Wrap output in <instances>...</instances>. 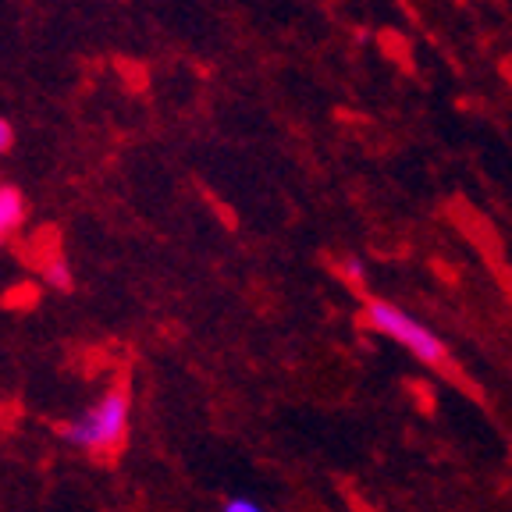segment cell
<instances>
[{"mask_svg":"<svg viewBox=\"0 0 512 512\" xmlns=\"http://www.w3.org/2000/svg\"><path fill=\"white\" fill-rule=\"evenodd\" d=\"M128 420H132V392L128 388H107L89 409H82L72 420H61L54 434L75 452H89V456H107L118 452L121 441L128 434Z\"/></svg>","mask_w":512,"mask_h":512,"instance_id":"6da1fadb","label":"cell"},{"mask_svg":"<svg viewBox=\"0 0 512 512\" xmlns=\"http://www.w3.org/2000/svg\"><path fill=\"white\" fill-rule=\"evenodd\" d=\"M367 317L381 335H388L392 342H399L406 352H413L416 360L424 367L441 370L448 363V349L438 338V331H431L424 320H416L413 313H406L402 306L384 303V299H370L367 303Z\"/></svg>","mask_w":512,"mask_h":512,"instance_id":"7a4b0ae2","label":"cell"},{"mask_svg":"<svg viewBox=\"0 0 512 512\" xmlns=\"http://www.w3.org/2000/svg\"><path fill=\"white\" fill-rule=\"evenodd\" d=\"M25 214H29V203H25L22 189L18 185H0V242L22 228Z\"/></svg>","mask_w":512,"mask_h":512,"instance_id":"3957f363","label":"cell"},{"mask_svg":"<svg viewBox=\"0 0 512 512\" xmlns=\"http://www.w3.org/2000/svg\"><path fill=\"white\" fill-rule=\"evenodd\" d=\"M217 512H267V505L256 502V498H249V495H228Z\"/></svg>","mask_w":512,"mask_h":512,"instance_id":"277c9868","label":"cell"},{"mask_svg":"<svg viewBox=\"0 0 512 512\" xmlns=\"http://www.w3.org/2000/svg\"><path fill=\"white\" fill-rule=\"evenodd\" d=\"M47 281L61 292H72V267L64 260H54V264H47Z\"/></svg>","mask_w":512,"mask_h":512,"instance_id":"5b68a950","label":"cell"},{"mask_svg":"<svg viewBox=\"0 0 512 512\" xmlns=\"http://www.w3.org/2000/svg\"><path fill=\"white\" fill-rule=\"evenodd\" d=\"M342 274L352 281V285H363V281H367V267H363V260H356V256L342 260Z\"/></svg>","mask_w":512,"mask_h":512,"instance_id":"8992f818","label":"cell"},{"mask_svg":"<svg viewBox=\"0 0 512 512\" xmlns=\"http://www.w3.org/2000/svg\"><path fill=\"white\" fill-rule=\"evenodd\" d=\"M11 146H15V125L0 114V153H11Z\"/></svg>","mask_w":512,"mask_h":512,"instance_id":"52a82bcc","label":"cell"}]
</instances>
